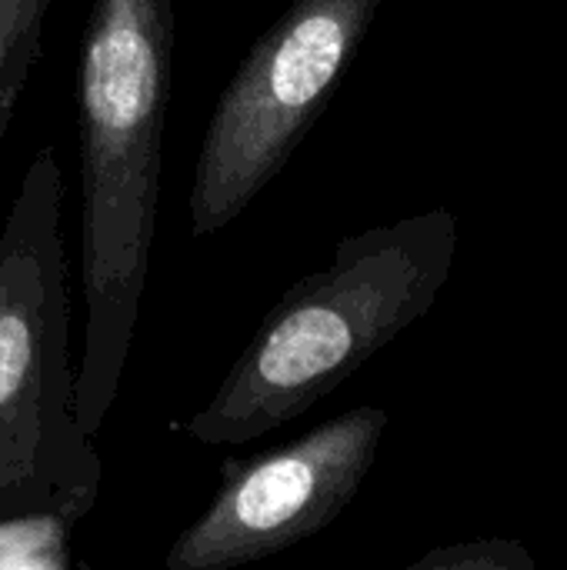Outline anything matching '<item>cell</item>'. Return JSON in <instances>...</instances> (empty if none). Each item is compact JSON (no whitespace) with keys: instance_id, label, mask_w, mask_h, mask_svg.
<instances>
[{"instance_id":"7a4b0ae2","label":"cell","mask_w":567,"mask_h":570,"mask_svg":"<svg viewBox=\"0 0 567 570\" xmlns=\"http://www.w3.org/2000/svg\"><path fill=\"white\" fill-rule=\"evenodd\" d=\"M454 254L458 217L444 207L344 237L324 271L267 311L184 431L201 444H244L307 414L434 307Z\"/></svg>"},{"instance_id":"277c9868","label":"cell","mask_w":567,"mask_h":570,"mask_svg":"<svg viewBox=\"0 0 567 570\" xmlns=\"http://www.w3.org/2000/svg\"><path fill=\"white\" fill-rule=\"evenodd\" d=\"M381 0H294L217 97L194 164L190 237L234 224L324 117Z\"/></svg>"},{"instance_id":"9c48e42d","label":"cell","mask_w":567,"mask_h":570,"mask_svg":"<svg viewBox=\"0 0 567 570\" xmlns=\"http://www.w3.org/2000/svg\"><path fill=\"white\" fill-rule=\"evenodd\" d=\"M47 7H50V0H0V10L10 13L13 23H17L20 30H27L30 37H40Z\"/></svg>"},{"instance_id":"8992f818","label":"cell","mask_w":567,"mask_h":570,"mask_svg":"<svg viewBox=\"0 0 567 570\" xmlns=\"http://www.w3.org/2000/svg\"><path fill=\"white\" fill-rule=\"evenodd\" d=\"M87 501L43 491H0V568H67V538Z\"/></svg>"},{"instance_id":"3957f363","label":"cell","mask_w":567,"mask_h":570,"mask_svg":"<svg viewBox=\"0 0 567 570\" xmlns=\"http://www.w3.org/2000/svg\"><path fill=\"white\" fill-rule=\"evenodd\" d=\"M94 438L77 421L63 174L40 147L0 230V491L87 501L100 491Z\"/></svg>"},{"instance_id":"52a82bcc","label":"cell","mask_w":567,"mask_h":570,"mask_svg":"<svg viewBox=\"0 0 567 570\" xmlns=\"http://www.w3.org/2000/svg\"><path fill=\"white\" fill-rule=\"evenodd\" d=\"M40 57V37H30L0 10V140L10 127L13 104L30 80V70Z\"/></svg>"},{"instance_id":"6da1fadb","label":"cell","mask_w":567,"mask_h":570,"mask_svg":"<svg viewBox=\"0 0 567 570\" xmlns=\"http://www.w3.org/2000/svg\"><path fill=\"white\" fill-rule=\"evenodd\" d=\"M174 67L170 0H94L80 67L84 357L77 421L97 438L120 394L157 230Z\"/></svg>"},{"instance_id":"5b68a950","label":"cell","mask_w":567,"mask_h":570,"mask_svg":"<svg viewBox=\"0 0 567 570\" xmlns=\"http://www.w3.org/2000/svg\"><path fill=\"white\" fill-rule=\"evenodd\" d=\"M384 431L388 411L364 404L267 454L224 461L214 501L170 544L164 568H241L321 534L361 491Z\"/></svg>"},{"instance_id":"ba28073f","label":"cell","mask_w":567,"mask_h":570,"mask_svg":"<svg viewBox=\"0 0 567 570\" xmlns=\"http://www.w3.org/2000/svg\"><path fill=\"white\" fill-rule=\"evenodd\" d=\"M535 558L518 541H471L424 554L411 570H531Z\"/></svg>"}]
</instances>
